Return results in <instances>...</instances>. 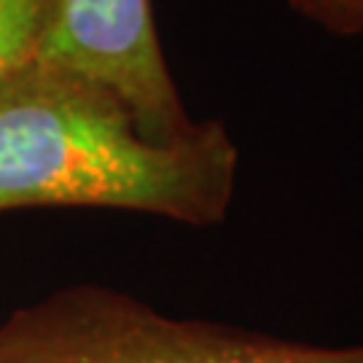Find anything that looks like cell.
Wrapping results in <instances>:
<instances>
[{
	"mask_svg": "<svg viewBox=\"0 0 363 363\" xmlns=\"http://www.w3.org/2000/svg\"><path fill=\"white\" fill-rule=\"evenodd\" d=\"M60 0H0V81L38 60Z\"/></svg>",
	"mask_w": 363,
	"mask_h": 363,
	"instance_id": "cell-4",
	"label": "cell"
},
{
	"mask_svg": "<svg viewBox=\"0 0 363 363\" xmlns=\"http://www.w3.org/2000/svg\"><path fill=\"white\" fill-rule=\"evenodd\" d=\"M237 164L220 121L162 143L113 89L40 57L0 81V210L111 208L205 226L226 216Z\"/></svg>",
	"mask_w": 363,
	"mask_h": 363,
	"instance_id": "cell-1",
	"label": "cell"
},
{
	"mask_svg": "<svg viewBox=\"0 0 363 363\" xmlns=\"http://www.w3.org/2000/svg\"><path fill=\"white\" fill-rule=\"evenodd\" d=\"M0 363H363L323 347L229 325L167 318L105 288H70L0 325Z\"/></svg>",
	"mask_w": 363,
	"mask_h": 363,
	"instance_id": "cell-2",
	"label": "cell"
},
{
	"mask_svg": "<svg viewBox=\"0 0 363 363\" xmlns=\"http://www.w3.org/2000/svg\"><path fill=\"white\" fill-rule=\"evenodd\" d=\"M301 16L337 35L363 33V0H288Z\"/></svg>",
	"mask_w": 363,
	"mask_h": 363,
	"instance_id": "cell-5",
	"label": "cell"
},
{
	"mask_svg": "<svg viewBox=\"0 0 363 363\" xmlns=\"http://www.w3.org/2000/svg\"><path fill=\"white\" fill-rule=\"evenodd\" d=\"M38 57L113 89L154 140H181L199 124L169 76L151 0H60Z\"/></svg>",
	"mask_w": 363,
	"mask_h": 363,
	"instance_id": "cell-3",
	"label": "cell"
}]
</instances>
